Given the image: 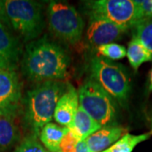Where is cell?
I'll list each match as a JSON object with an SVG mask.
<instances>
[{"label":"cell","mask_w":152,"mask_h":152,"mask_svg":"<svg viewBox=\"0 0 152 152\" xmlns=\"http://www.w3.org/2000/svg\"><path fill=\"white\" fill-rule=\"evenodd\" d=\"M152 135V132H148L139 135L127 133L108 149L102 152H132L140 143L149 140Z\"/></svg>","instance_id":"17"},{"label":"cell","mask_w":152,"mask_h":152,"mask_svg":"<svg viewBox=\"0 0 152 152\" xmlns=\"http://www.w3.org/2000/svg\"><path fill=\"white\" fill-rule=\"evenodd\" d=\"M102 128L99 123L93 119L82 107L79 106L73 122L68 129L80 141H82Z\"/></svg>","instance_id":"13"},{"label":"cell","mask_w":152,"mask_h":152,"mask_svg":"<svg viewBox=\"0 0 152 152\" xmlns=\"http://www.w3.org/2000/svg\"><path fill=\"white\" fill-rule=\"evenodd\" d=\"M79 106V93L72 86L69 85L56 106L53 117L56 122L64 127L69 128L73 122Z\"/></svg>","instance_id":"12"},{"label":"cell","mask_w":152,"mask_h":152,"mask_svg":"<svg viewBox=\"0 0 152 152\" xmlns=\"http://www.w3.org/2000/svg\"><path fill=\"white\" fill-rule=\"evenodd\" d=\"M90 14L105 18L129 29L145 19L140 6L134 0H97L87 2Z\"/></svg>","instance_id":"7"},{"label":"cell","mask_w":152,"mask_h":152,"mask_svg":"<svg viewBox=\"0 0 152 152\" xmlns=\"http://www.w3.org/2000/svg\"><path fill=\"white\" fill-rule=\"evenodd\" d=\"M67 89L62 81H45L30 90L23 101L24 121L32 132L39 137L42 129L54 117L57 103Z\"/></svg>","instance_id":"2"},{"label":"cell","mask_w":152,"mask_h":152,"mask_svg":"<svg viewBox=\"0 0 152 152\" xmlns=\"http://www.w3.org/2000/svg\"><path fill=\"white\" fill-rule=\"evenodd\" d=\"M128 133V129L118 125L102 127L86 140L90 152H102L108 149Z\"/></svg>","instance_id":"11"},{"label":"cell","mask_w":152,"mask_h":152,"mask_svg":"<svg viewBox=\"0 0 152 152\" xmlns=\"http://www.w3.org/2000/svg\"><path fill=\"white\" fill-rule=\"evenodd\" d=\"M80 106L102 127L117 124L115 100L93 80L85 82L79 90Z\"/></svg>","instance_id":"5"},{"label":"cell","mask_w":152,"mask_h":152,"mask_svg":"<svg viewBox=\"0 0 152 152\" xmlns=\"http://www.w3.org/2000/svg\"><path fill=\"white\" fill-rule=\"evenodd\" d=\"M127 57L134 71L138 70L144 63L152 61L151 53L136 37H133L129 43Z\"/></svg>","instance_id":"16"},{"label":"cell","mask_w":152,"mask_h":152,"mask_svg":"<svg viewBox=\"0 0 152 152\" xmlns=\"http://www.w3.org/2000/svg\"><path fill=\"white\" fill-rule=\"evenodd\" d=\"M127 30V28L118 26L105 18L90 14L86 39L91 46L98 48L118 40Z\"/></svg>","instance_id":"9"},{"label":"cell","mask_w":152,"mask_h":152,"mask_svg":"<svg viewBox=\"0 0 152 152\" xmlns=\"http://www.w3.org/2000/svg\"><path fill=\"white\" fill-rule=\"evenodd\" d=\"M97 52L101 56L113 60L123 59L127 56V50L124 47L115 42L98 47Z\"/></svg>","instance_id":"19"},{"label":"cell","mask_w":152,"mask_h":152,"mask_svg":"<svg viewBox=\"0 0 152 152\" xmlns=\"http://www.w3.org/2000/svg\"><path fill=\"white\" fill-rule=\"evenodd\" d=\"M76 152H90L86 140H82L78 143L77 147H76Z\"/></svg>","instance_id":"24"},{"label":"cell","mask_w":152,"mask_h":152,"mask_svg":"<svg viewBox=\"0 0 152 152\" xmlns=\"http://www.w3.org/2000/svg\"><path fill=\"white\" fill-rule=\"evenodd\" d=\"M91 78L120 105L126 106L131 91L129 77L122 66L95 57L90 63Z\"/></svg>","instance_id":"3"},{"label":"cell","mask_w":152,"mask_h":152,"mask_svg":"<svg viewBox=\"0 0 152 152\" xmlns=\"http://www.w3.org/2000/svg\"><path fill=\"white\" fill-rule=\"evenodd\" d=\"M37 138L33 134L26 137L14 152H48L38 141Z\"/></svg>","instance_id":"20"},{"label":"cell","mask_w":152,"mask_h":152,"mask_svg":"<svg viewBox=\"0 0 152 152\" xmlns=\"http://www.w3.org/2000/svg\"><path fill=\"white\" fill-rule=\"evenodd\" d=\"M20 48L17 40L0 20V68L15 71L18 67Z\"/></svg>","instance_id":"10"},{"label":"cell","mask_w":152,"mask_h":152,"mask_svg":"<svg viewBox=\"0 0 152 152\" xmlns=\"http://www.w3.org/2000/svg\"><path fill=\"white\" fill-rule=\"evenodd\" d=\"M0 20L3 22H6V23L9 22L7 16H6L4 1H0Z\"/></svg>","instance_id":"23"},{"label":"cell","mask_w":152,"mask_h":152,"mask_svg":"<svg viewBox=\"0 0 152 152\" xmlns=\"http://www.w3.org/2000/svg\"><path fill=\"white\" fill-rule=\"evenodd\" d=\"M6 16L26 42L39 37L44 27L42 4L30 0L4 1Z\"/></svg>","instance_id":"4"},{"label":"cell","mask_w":152,"mask_h":152,"mask_svg":"<svg viewBox=\"0 0 152 152\" xmlns=\"http://www.w3.org/2000/svg\"><path fill=\"white\" fill-rule=\"evenodd\" d=\"M69 129L67 127L49 123L40 132L39 138L49 152H59V145Z\"/></svg>","instance_id":"15"},{"label":"cell","mask_w":152,"mask_h":152,"mask_svg":"<svg viewBox=\"0 0 152 152\" xmlns=\"http://www.w3.org/2000/svg\"><path fill=\"white\" fill-rule=\"evenodd\" d=\"M149 90L152 91V69L150 72V77H149Z\"/></svg>","instance_id":"25"},{"label":"cell","mask_w":152,"mask_h":152,"mask_svg":"<svg viewBox=\"0 0 152 152\" xmlns=\"http://www.w3.org/2000/svg\"><path fill=\"white\" fill-rule=\"evenodd\" d=\"M21 99V85L16 72L0 68V115L16 116Z\"/></svg>","instance_id":"8"},{"label":"cell","mask_w":152,"mask_h":152,"mask_svg":"<svg viewBox=\"0 0 152 152\" xmlns=\"http://www.w3.org/2000/svg\"><path fill=\"white\" fill-rule=\"evenodd\" d=\"M136 37L152 54V17L143 19L134 26Z\"/></svg>","instance_id":"18"},{"label":"cell","mask_w":152,"mask_h":152,"mask_svg":"<svg viewBox=\"0 0 152 152\" xmlns=\"http://www.w3.org/2000/svg\"><path fill=\"white\" fill-rule=\"evenodd\" d=\"M12 115H0V151L10 149L19 141L20 132Z\"/></svg>","instance_id":"14"},{"label":"cell","mask_w":152,"mask_h":152,"mask_svg":"<svg viewBox=\"0 0 152 152\" xmlns=\"http://www.w3.org/2000/svg\"><path fill=\"white\" fill-rule=\"evenodd\" d=\"M48 25L54 36L72 45L80 41L85 28V22L75 8L60 1L49 4Z\"/></svg>","instance_id":"6"},{"label":"cell","mask_w":152,"mask_h":152,"mask_svg":"<svg viewBox=\"0 0 152 152\" xmlns=\"http://www.w3.org/2000/svg\"><path fill=\"white\" fill-rule=\"evenodd\" d=\"M136 2L140 6L145 18L152 17V0H143Z\"/></svg>","instance_id":"22"},{"label":"cell","mask_w":152,"mask_h":152,"mask_svg":"<svg viewBox=\"0 0 152 152\" xmlns=\"http://www.w3.org/2000/svg\"><path fill=\"white\" fill-rule=\"evenodd\" d=\"M69 58L64 50L47 37L26 48L21 61L23 75L31 81H62L68 75Z\"/></svg>","instance_id":"1"},{"label":"cell","mask_w":152,"mask_h":152,"mask_svg":"<svg viewBox=\"0 0 152 152\" xmlns=\"http://www.w3.org/2000/svg\"><path fill=\"white\" fill-rule=\"evenodd\" d=\"M80 140L69 129L59 145V152H76V147Z\"/></svg>","instance_id":"21"}]
</instances>
